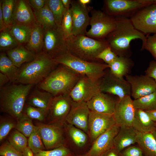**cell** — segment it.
Wrapping results in <instances>:
<instances>
[{"instance_id":"cell-43","label":"cell","mask_w":156,"mask_h":156,"mask_svg":"<svg viewBox=\"0 0 156 156\" xmlns=\"http://www.w3.org/2000/svg\"><path fill=\"white\" fill-rule=\"evenodd\" d=\"M61 28L65 39L71 36L73 34V21L70 8L64 14L61 24Z\"/></svg>"},{"instance_id":"cell-45","label":"cell","mask_w":156,"mask_h":156,"mask_svg":"<svg viewBox=\"0 0 156 156\" xmlns=\"http://www.w3.org/2000/svg\"><path fill=\"white\" fill-rule=\"evenodd\" d=\"M144 43L142 44L141 50L145 49L148 51L156 60V33L148 35Z\"/></svg>"},{"instance_id":"cell-34","label":"cell","mask_w":156,"mask_h":156,"mask_svg":"<svg viewBox=\"0 0 156 156\" xmlns=\"http://www.w3.org/2000/svg\"><path fill=\"white\" fill-rule=\"evenodd\" d=\"M133 104L137 109L149 111L156 109V91L148 95L134 99Z\"/></svg>"},{"instance_id":"cell-2","label":"cell","mask_w":156,"mask_h":156,"mask_svg":"<svg viewBox=\"0 0 156 156\" xmlns=\"http://www.w3.org/2000/svg\"><path fill=\"white\" fill-rule=\"evenodd\" d=\"M33 84L12 83L0 88L1 111L16 121L23 113Z\"/></svg>"},{"instance_id":"cell-39","label":"cell","mask_w":156,"mask_h":156,"mask_svg":"<svg viewBox=\"0 0 156 156\" xmlns=\"http://www.w3.org/2000/svg\"><path fill=\"white\" fill-rule=\"evenodd\" d=\"M0 142L1 143L13 129H15L17 121L14 118L1 116L0 122Z\"/></svg>"},{"instance_id":"cell-59","label":"cell","mask_w":156,"mask_h":156,"mask_svg":"<svg viewBox=\"0 0 156 156\" xmlns=\"http://www.w3.org/2000/svg\"><path fill=\"white\" fill-rule=\"evenodd\" d=\"M73 156H87L86 154L84 155H73Z\"/></svg>"},{"instance_id":"cell-31","label":"cell","mask_w":156,"mask_h":156,"mask_svg":"<svg viewBox=\"0 0 156 156\" xmlns=\"http://www.w3.org/2000/svg\"><path fill=\"white\" fill-rule=\"evenodd\" d=\"M0 71L6 75L10 82L15 83L18 77L20 68L16 67L7 54L0 53Z\"/></svg>"},{"instance_id":"cell-19","label":"cell","mask_w":156,"mask_h":156,"mask_svg":"<svg viewBox=\"0 0 156 156\" xmlns=\"http://www.w3.org/2000/svg\"><path fill=\"white\" fill-rule=\"evenodd\" d=\"M116 125L99 136L85 154L87 156H103L114 147V140L120 130Z\"/></svg>"},{"instance_id":"cell-28","label":"cell","mask_w":156,"mask_h":156,"mask_svg":"<svg viewBox=\"0 0 156 156\" xmlns=\"http://www.w3.org/2000/svg\"><path fill=\"white\" fill-rule=\"evenodd\" d=\"M44 30L39 24L34 26L28 42L24 46L28 50L37 54L42 52Z\"/></svg>"},{"instance_id":"cell-6","label":"cell","mask_w":156,"mask_h":156,"mask_svg":"<svg viewBox=\"0 0 156 156\" xmlns=\"http://www.w3.org/2000/svg\"><path fill=\"white\" fill-rule=\"evenodd\" d=\"M58 64L71 69L81 75L86 76L94 80H101L109 65L101 62H89L77 57L69 52L53 59Z\"/></svg>"},{"instance_id":"cell-14","label":"cell","mask_w":156,"mask_h":156,"mask_svg":"<svg viewBox=\"0 0 156 156\" xmlns=\"http://www.w3.org/2000/svg\"><path fill=\"white\" fill-rule=\"evenodd\" d=\"M101 80L96 81L86 76L81 75L69 93L72 101L76 102H86L90 100L101 91Z\"/></svg>"},{"instance_id":"cell-30","label":"cell","mask_w":156,"mask_h":156,"mask_svg":"<svg viewBox=\"0 0 156 156\" xmlns=\"http://www.w3.org/2000/svg\"><path fill=\"white\" fill-rule=\"evenodd\" d=\"M33 11L38 23L44 30L57 27L51 11L46 3L42 8Z\"/></svg>"},{"instance_id":"cell-33","label":"cell","mask_w":156,"mask_h":156,"mask_svg":"<svg viewBox=\"0 0 156 156\" xmlns=\"http://www.w3.org/2000/svg\"><path fill=\"white\" fill-rule=\"evenodd\" d=\"M64 127L66 132L76 146L82 147L86 144L89 138L86 133L73 125L66 123Z\"/></svg>"},{"instance_id":"cell-4","label":"cell","mask_w":156,"mask_h":156,"mask_svg":"<svg viewBox=\"0 0 156 156\" xmlns=\"http://www.w3.org/2000/svg\"><path fill=\"white\" fill-rule=\"evenodd\" d=\"M59 64L43 52L36 54L31 62L25 63L20 68L16 83L38 84L42 81Z\"/></svg>"},{"instance_id":"cell-57","label":"cell","mask_w":156,"mask_h":156,"mask_svg":"<svg viewBox=\"0 0 156 156\" xmlns=\"http://www.w3.org/2000/svg\"><path fill=\"white\" fill-rule=\"evenodd\" d=\"M78 1L81 5L84 7L87 6L91 1V0H78Z\"/></svg>"},{"instance_id":"cell-56","label":"cell","mask_w":156,"mask_h":156,"mask_svg":"<svg viewBox=\"0 0 156 156\" xmlns=\"http://www.w3.org/2000/svg\"><path fill=\"white\" fill-rule=\"evenodd\" d=\"M72 1L71 0H61L63 5L66 9L70 8L69 7L71 5Z\"/></svg>"},{"instance_id":"cell-47","label":"cell","mask_w":156,"mask_h":156,"mask_svg":"<svg viewBox=\"0 0 156 156\" xmlns=\"http://www.w3.org/2000/svg\"><path fill=\"white\" fill-rule=\"evenodd\" d=\"M117 56L111 48L108 47L100 52L97 56L96 58L109 65L115 60Z\"/></svg>"},{"instance_id":"cell-1","label":"cell","mask_w":156,"mask_h":156,"mask_svg":"<svg viewBox=\"0 0 156 156\" xmlns=\"http://www.w3.org/2000/svg\"><path fill=\"white\" fill-rule=\"evenodd\" d=\"M115 18L116 28L105 39L109 47L117 56L129 57L131 53V42L139 39L143 44L146 36L135 27L130 18Z\"/></svg>"},{"instance_id":"cell-29","label":"cell","mask_w":156,"mask_h":156,"mask_svg":"<svg viewBox=\"0 0 156 156\" xmlns=\"http://www.w3.org/2000/svg\"><path fill=\"white\" fill-rule=\"evenodd\" d=\"M135 122V129L139 132L153 133L156 131V122L151 119L146 111L136 109Z\"/></svg>"},{"instance_id":"cell-26","label":"cell","mask_w":156,"mask_h":156,"mask_svg":"<svg viewBox=\"0 0 156 156\" xmlns=\"http://www.w3.org/2000/svg\"><path fill=\"white\" fill-rule=\"evenodd\" d=\"M108 65L109 70L112 74L123 79L124 76L128 75L133 65V63L129 57L117 56Z\"/></svg>"},{"instance_id":"cell-46","label":"cell","mask_w":156,"mask_h":156,"mask_svg":"<svg viewBox=\"0 0 156 156\" xmlns=\"http://www.w3.org/2000/svg\"><path fill=\"white\" fill-rule=\"evenodd\" d=\"M0 155L1 156H24L9 143L8 140L2 143L0 146Z\"/></svg>"},{"instance_id":"cell-38","label":"cell","mask_w":156,"mask_h":156,"mask_svg":"<svg viewBox=\"0 0 156 156\" xmlns=\"http://www.w3.org/2000/svg\"><path fill=\"white\" fill-rule=\"evenodd\" d=\"M35 127L36 126L33 122V120L23 112L17 121L15 129L26 137L28 138Z\"/></svg>"},{"instance_id":"cell-18","label":"cell","mask_w":156,"mask_h":156,"mask_svg":"<svg viewBox=\"0 0 156 156\" xmlns=\"http://www.w3.org/2000/svg\"><path fill=\"white\" fill-rule=\"evenodd\" d=\"M126 80L130 85L131 96L136 99L149 94L156 91V82L146 75L125 76Z\"/></svg>"},{"instance_id":"cell-12","label":"cell","mask_w":156,"mask_h":156,"mask_svg":"<svg viewBox=\"0 0 156 156\" xmlns=\"http://www.w3.org/2000/svg\"><path fill=\"white\" fill-rule=\"evenodd\" d=\"M130 19L135 27L145 35L156 33V3L143 8Z\"/></svg>"},{"instance_id":"cell-52","label":"cell","mask_w":156,"mask_h":156,"mask_svg":"<svg viewBox=\"0 0 156 156\" xmlns=\"http://www.w3.org/2000/svg\"><path fill=\"white\" fill-rule=\"evenodd\" d=\"M9 81H10L8 77L0 72V88L5 86Z\"/></svg>"},{"instance_id":"cell-55","label":"cell","mask_w":156,"mask_h":156,"mask_svg":"<svg viewBox=\"0 0 156 156\" xmlns=\"http://www.w3.org/2000/svg\"><path fill=\"white\" fill-rule=\"evenodd\" d=\"M149 115L151 119L156 122V109L153 111H146Z\"/></svg>"},{"instance_id":"cell-53","label":"cell","mask_w":156,"mask_h":156,"mask_svg":"<svg viewBox=\"0 0 156 156\" xmlns=\"http://www.w3.org/2000/svg\"><path fill=\"white\" fill-rule=\"evenodd\" d=\"M103 156H120L114 147L108 151Z\"/></svg>"},{"instance_id":"cell-44","label":"cell","mask_w":156,"mask_h":156,"mask_svg":"<svg viewBox=\"0 0 156 156\" xmlns=\"http://www.w3.org/2000/svg\"><path fill=\"white\" fill-rule=\"evenodd\" d=\"M34 156H73V155L66 146L51 150L40 151L34 154Z\"/></svg>"},{"instance_id":"cell-23","label":"cell","mask_w":156,"mask_h":156,"mask_svg":"<svg viewBox=\"0 0 156 156\" xmlns=\"http://www.w3.org/2000/svg\"><path fill=\"white\" fill-rule=\"evenodd\" d=\"M138 131L132 127L120 128L114 140V147L119 153L126 148L137 143Z\"/></svg>"},{"instance_id":"cell-15","label":"cell","mask_w":156,"mask_h":156,"mask_svg":"<svg viewBox=\"0 0 156 156\" xmlns=\"http://www.w3.org/2000/svg\"><path fill=\"white\" fill-rule=\"evenodd\" d=\"M100 88L101 92L116 96L119 99L127 96H131L129 83L124 78H119L112 74L109 70L105 72L101 79Z\"/></svg>"},{"instance_id":"cell-7","label":"cell","mask_w":156,"mask_h":156,"mask_svg":"<svg viewBox=\"0 0 156 156\" xmlns=\"http://www.w3.org/2000/svg\"><path fill=\"white\" fill-rule=\"evenodd\" d=\"M155 3V0H105L102 11L114 17L130 18L140 10Z\"/></svg>"},{"instance_id":"cell-36","label":"cell","mask_w":156,"mask_h":156,"mask_svg":"<svg viewBox=\"0 0 156 156\" xmlns=\"http://www.w3.org/2000/svg\"><path fill=\"white\" fill-rule=\"evenodd\" d=\"M46 3L52 12L57 26L61 27L63 17L66 10L61 0H46Z\"/></svg>"},{"instance_id":"cell-40","label":"cell","mask_w":156,"mask_h":156,"mask_svg":"<svg viewBox=\"0 0 156 156\" xmlns=\"http://www.w3.org/2000/svg\"><path fill=\"white\" fill-rule=\"evenodd\" d=\"M28 146L31 149L34 154L45 149L42 140L36 126L28 137Z\"/></svg>"},{"instance_id":"cell-58","label":"cell","mask_w":156,"mask_h":156,"mask_svg":"<svg viewBox=\"0 0 156 156\" xmlns=\"http://www.w3.org/2000/svg\"><path fill=\"white\" fill-rule=\"evenodd\" d=\"M153 134L156 140V131L153 133Z\"/></svg>"},{"instance_id":"cell-16","label":"cell","mask_w":156,"mask_h":156,"mask_svg":"<svg viewBox=\"0 0 156 156\" xmlns=\"http://www.w3.org/2000/svg\"><path fill=\"white\" fill-rule=\"evenodd\" d=\"M116 125L113 115L90 111L87 134L93 142L100 135Z\"/></svg>"},{"instance_id":"cell-50","label":"cell","mask_w":156,"mask_h":156,"mask_svg":"<svg viewBox=\"0 0 156 156\" xmlns=\"http://www.w3.org/2000/svg\"><path fill=\"white\" fill-rule=\"evenodd\" d=\"M27 1L33 10H38L44 6L46 0H27Z\"/></svg>"},{"instance_id":"cell-37","label":"cell","mask_w":156,"mask_h":156,"mask_svg":"<svg viewBox=\"0 0 156 156\" xmlns=\"http://www.w3.org/2000/svg\"><path fill=\"white\" fill-rule=\"evenodd\" d=\"M19 44L10 33L8 27L0 31V50L8 51L17 47Z\"/></svg>"},{"instance_id":"cell-10","label":"cell","mask_w":156,"mask_h":156,"mask_svg":"<svg viewBox=\"0 0 156 156\" xmlns=\"http://www.w3.org/2000/svg\"><path fill=\"white\" fill-rule=\"evenodd\" d=\"M34 125L37 128L45 149L49 150L66 146L64 126L38 121Z\"/></svg>"},{"instance_id":"cell-3","label":"cell","mask_w":156,"mask_h":156,"mask_svg":"<svg viewBox=\"0 0 156 156\" xmlns=\"http://www.w3.org/2000/svg\"><path fill=\"white\" fill-rule=\"evenodd\" d=\"M80 76L68 67L59 64L38 83V87L49 92L54 97L69 94Z\"/></svg>"},{"instance_id":"cell-35","label":"cell","mask_w":156,"mask_h":156,"mask_svg":"<svg viewBox=\"0 0 156 156\" xmlns=\"http://www.w3.org/2000/svg\"><path fill=\"white\" fill-rule=\"evenodd\" d=\"M8 141L12 147L22 153L28 146L27 137L16 129L11 131Z\"/></svg>"},{"instance_id":"cell-27","label":"cell","mask_w":156,"mask_h":156,"mask_svg":"<svg viewBox=\"0 0 156 156\" xmlns=\"http://www.w3.org/2000/svg\"><path fill=\"white\" fill-rule=\"evenodd\" d=\"M137 143L145 156H156V140L153 133L138 131Z\"/></svg>"},{"instance_id":"cell-9","label":"cell","mask_w":156,"mask_h":156,"mask_svg":"<svg viewBox=\"0 0 156 156\" xmlns=\"http://www.w3.org/2000/svg\"><path fill=\"white\" fill-rule=\"evenodd\" d=\"M73 101L69 94L54 96L47 112L44 123L64 126Z\"/></svg>"},{"instance_id":"cell-54","label":"cell","mask_w":156,"mask_h":156,"mask_svg":"<svg viewBox=\"0 0 156 156\" xmlns=\"http://www.w3.org/2000/svg\"><path fill=\"white\" fill-rule=\"evenodd\" d=\"M22 153L24 156H34L33 153L28 146L25 149Z\"/></svg>"},{"instance_id":"cell-49","label":"cell","mask_w":156,"mask_h":156,"mask_svg":"<svg viewBox=\"0 0 156 156\" xmlns=\"http://www.w3.org/2000/svg\"><path fill=\"white\" fill-rule=\"evenodd\" d=\"M145 75L153 79L156 82V61L150 62L148 66L145 71Z\"/></svg>"},{"instance_id":"cell-5","label":"cell","mask_w":156,"mask_h":156,"mask_svg":"<svg viewBox=\"0 0 156 156\" xmlns=\"http://www.w3.org/2000/svg\"><path fill=\"white\" fill-rule=\"evenodd\" d=\"M68 52L85 61L101 62L97 55L108 47L105 39H96L86 35H73L66 39Z\"/></svg>"},{"instance_id":"cell-21","label":"cell","mask_w":156,"mask_h":156,"mask_svg":"<svg viewBox=\"0 0 156 156\" xmlns=\"http://www.w3.org/2000/svg\"><path fill=\"white\" fill-rule=\"evenodd\" d=\"M38 24L27 0H15L12 25L34 27Z\"/></svg>"},{"instance_id":"cell-11","label":"cell","mask_w":156,"mask_h":156,"mask_svg":"<svg viewBox=\"0 0 156 156\" xmlns=\"http://www.w3.org/2000/svg\"><path fill=\"white\" fill-rule=\"evenodd\" d=\"M42 52L53 59L68 52L61 27L44 30Z\"/></svg>"},{"instance_id":"cell-17","label":"cell","mask_w":156,"mask_h":156,"mask_svg":"<svg viewBox=\"0 0 156 156\" xmlns=\"http://www.w3.org/2000/svg\"><path fill=\"white\" fill-rule=\"evenodd\" d=\"M70 5L73 35H85L87 31V28L90 25L91 19L89 13L92 8L82 6L78 0H72Z\"/></svg>"},{"instance_id":"cell-48","label":"cell","mask_w":156,"mask_h":156,"mask_svg":"<svg viewBox=\"0 0 156 156\" xmlns=\"http://www.w3.org/2000/svg\"><path fill=\"white\" fill-rule=\"evenodd\" d=\"M119 154L120 156H145L139 147L135 146H129Z\"/></svg>"},{"instance_id":"cell-25","label":"cell","mask_w":156,"mask_h":156,"mask_svg":"<svg viewBox=\"0 0 156 156\" xmlns=\"http://www.w3.org/2000/svg\"><path fill=\"white\" fill-rule=\"evenodd\" d=\"M7 55L14 64L19 68L24 63L33 61L36 56V54L28 50L24 46L21 45L7 51Z\"/></svg>"},{"instance_id":"cell-60","label":"cell","mask_w":156,"mask_h":156,"mask_svg":"<svg viewBox=\"0 0 156 156\" xmlns=\"http://www.w3.org/2000/svg\"><path fill=\"white\" fill-rule=\"evenodd\" d=\"M155 3H156V0H155Z\"/></svg>"},{"instance_id":"cell-8","label":"cell","mask_w":156,"mask_h":156,"mask_svg":"<svg viewBox=\"0 0 156 156\" xmlns=\"http://www.w3.org/2000/svg\"><path fill=\"white\" fill-rule=\"evenodd\" d=\"M90 12L91 27L85 35L96 39H105L116 28L115 18L103 11L93 8Z\"/></svg>"},{"instance_id":"cell-13","label":"cell","mask_w":156,"mask_h":156,"mask_svg":"<svg viewBox=\"0 0 156 156\" xmlns=\"http://www.w3.org/2000/svg\"><path fill=\"white\" fill-rule=\"evenodd\" d=\"M135 110L131 96L118 99L113 114L116 125L120 128L132 127L135 129Z\"/></svg>"},{"instance_id":"cell-32","label":"cell","mask_w":156,"mask_h":156,"mask_svg":"<svg viewBox=\"0 0 156 156\" xmlns=\"http://www.w3.org/2000/svg\"><path fill=\"white\" fill-rule=\"evenodd\" d=\"M34 27L13 25L8 27L19 45L25 46L29 40Z\"/></svg>"},{"instance_id":"cell-22","label":"cell","mask_w":156,"mask_h":156,"mask_svg":"<svg viewBox=\"0 0 156 156\" xmlns=\"http://www.w3.org/2000/svg\"><path fill=\"white\" fill-rule=\"evenodd\" d=\"M116 101L111 95L100 91L86 103L90 111L113 115Z\"/></svg>"},{"instance_id":"cell-51","label":"cell","mask_w":156,"mask_h":156,"mask_svg":"<svg viewBox=\"0 0 156 156\" xmlns=\"http://www.w3.org/2000/svg\"><path fill=\"white\" fill-rule=\"evenodd\" d=\"M2 0H0V31L8 27L6 26L3 16L1 7Z\"/></svg>"},{"instance_id":"cell-42","label":"cell","mask_w":156,"mask_h":156,"mask_svg":"<svg viewBox=\"0 0 156 156\" xmlns=\"http://www.w3.org/2000/svg\"><path fill=\"white\" fill-rule=\"evenodd\" d=\"M1 7L5 23L8 27L12 25L15 0H2Z\"/></svg>"},{"instance_id":"cell-20","label":"cell","mask_w":156,"mask_h":156,"mask_svg":"<svg viewBox=\"0 0 156 156\" xmlns=\"http://www.w3.org/2000/svg\"><path fill=\"white\" fill-rule=\"evenodd\" d=\"M90 112L86 102L73 101L66 123L82 130L87 134Z\"/></svg>"},{"instance_id":"cell-24","label":"cell","mask_w":156,"mask_h":156,"mask_svg":"<svg viewBox=\"0 0 156 156\" xmlns=\"http://www.w3.org/2000/svg\"><path fill=\"white\" fill-rule=\"evenodd\" d=\"M54 97L48 92L36 89L29 93L26 103L30 105L42 109L47 112Z\"/></svg>"},{"instance_id":"cell-41","label":"cell","mask_w":156,"mask_h":156,"mask_svg":"<svg viewBox=\"0 0 156 156\" xmlns=\"http://www.w3.org/2000/svg\"><path fill=\"white\" fill-rule=\"evenodd\" d=\"M29 117L42 122H44L47 112L37 107L28 105L25 103L23 112Z\"/></svg>"}]
</instances>
